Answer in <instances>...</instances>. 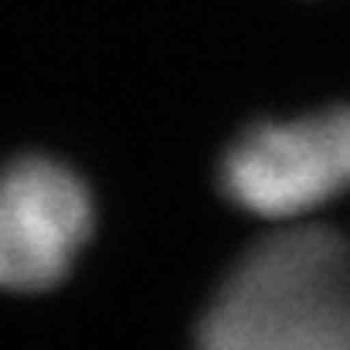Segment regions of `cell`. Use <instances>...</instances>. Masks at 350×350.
<instances>
[{
	"label": "cell",
	"mask_w": 350,
	"mask_h": 350,
	"mask_svg": "<svg viewBox=\"0 0 350 350\" xmlns=\"http://www.w3.org/2000/svg\"><path fill=\"white\" fill-rule=\"evenodd\" d=\"M194 350H350V238L299 225L255 241L215 289Z\"/></svg>",
	"instance_id": "cell-1"
},
{
	"label": "cell",
	"mask_w": 350,
	"mask_h": 350,
	"mask_svg": "<svg viewBox=\"0 0 350 350\" xmlns=\"http://www.w3.org/2000/svg\"><path fill=\"white\" fill-rule=\"evenodd\" d=\"M218 187L238 211L286 221L350 191V106L293 119H255L218 163Z\"/></svg>",
	"instance_id": "cell-2"
},
{
	"label": "cell",
	"mask_w": 350,
	"mask_h": 350,
	"mask_svg": "<svg viewBox=\"0 0 350 350\" xmlns=\"http://www.w3.org/2000/svg\"><path fill=\"white\" fill-rule=\"evenodd\" d=\"M96 234V201L65 160L24 153L0 167V289L44 293L68 279Z\"/></svg>",
	"instance_id": "cell-3"
}]
</instances>
